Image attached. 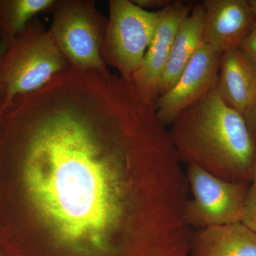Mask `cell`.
Listing matches in <instances>:
<instances>
[{
    "label": "cell",
    "mask_w": 256,
    "mask_h": 256,
    "mask_svg": "<svg viewBox=\"0 0 256 256\" xmlns=\"http://www.w3.org/2000/svg\"><path fill=\"white\" fill-rule=\"evenodd\" d=\"M194 4L193 2L172 1L159 11L152 41L131 78L139 95L152 106H154L158 100V86L175 37Z\"/></svg>",
    "instance_id": "ba28073f"
},
{
    "label": "cell",
    "mask_w": 256,
    "mask_h": 256,
    "mask_svg": "<svg viewBox=\"0 0 256 256\" xmlns=\"http://www.w3.org/2000/svg\"><path fill=\"white\" fill-rule=\"evenodd\" d=\"M182 164L131 80L70 67L0 112V254L190 256Z\"/></svg>",
    "instance_id": "6da1fadb"
},
{
    "label": "cell",
    "mask_w": 256,
    "mask_h": 256,
    "mask_svg": "<svg viewBox=\"0 0 256 256\" xmlns=\"http://www.w3.org/2000/svg\"><path fill=\"white\" fill-rule=\"evenodd\" d=\"M6 48H8V45L4 42H0V64L6 53ZM6 99H8V95H6V89L0 79V112L3 110L6 105Z\"/></svg>",
    "instance_id": "e0dca14e"
},
{
    "label": "cell",
    "mask_w": 256,
    "mask_h": 256,
    "mask_svg": "<svg viewBox=\"0 0 256 256\" xmlns=\"http://www.w3.org/2000/svg\"><path fill=\"white\" fill-rule=\"evenodd\" d=\"M134 4H137L140 8L148 10L150 9L162 10L165 6L172 3V0H132Z\"/></svg>",
    "instance_id": "2e32d148"
},
{
    "label": "cell",
    "mask_w": 256,
    "mask_h": 256,
    "mask_svg": "<svg viewBox=\"0 0 256 256\" xmlns=\"http://www.w3.org/2000/svg\"><path fill=\"white\" fill-rule=\"evenodd\" d=\"M190 256H256V234L242 222L194 233Z\"/></svg>",
    "instance_id": "8fae6325"
},
{
    "label": "cell",
    "mask_w": 256,
    "mask_h": 256,
    "mask_svg": "<svg viewBox=\"0 0 256 256\" xmlns=\"http://www.w3.org/2000/svg\"><path fill=\"white\" fill-rule=\"evenodd\" d=\"M203 42L223 54L237 48L256 22L249 0H205Z\"/></svg>",
    "instance_id": "9c48e42d"
},
{
    "label": "cell",
    "mask_w": 256,
    "mask_h": 256,
    "mask_svg": "<svg viewBox=\"0 0 256 256\" xmlns=\"http://www.w3.org/2000/svg\"><path fill=\"white\" fill-rule=\"evenodd\" d=\"M69 68L48 30L35 18L8 45L0 64V79L8 95L6 105L15 96L40 90Z\"/></svg>",
    "instance_id": "3957f363"
},
{
    "label": "cell",
    "mask_w": 256,
    "mask_h": 256,
    "mask_svg": "<svg viewBox=\"0 0 256 256\" xmlns=\"http://www.w3.org/2000/svg\"><path fill=\"white\" fill-rule=\"evenodd\" d=\"M185 174L191 194L185 217L192 229L242 222L252 183L222 180L194 164L186 165Z\"/></svg>",
    "instance_id": "8992f818"
},
{
    "label": "cell",
    "mask_w": 256,
    "mask_h": 256,
    "mask_svg": "<svg viewBox=\"0 0 256 256\" xmlns=\"http://www.w3.org/2000/svg\"><path fill=\"white\" fill-rule=\"evenodd\" d=\"M249 3H250V6L254 10L256 18V0H249Z\"/></svg>",
    "instance_id": "ffe728a7"
},
{
    "label": "cell",
    "mask_w": 256,
    "mask_h": 256,
    "mask_svg": "<svg viewBox=\"0 0 256 256\" xmlns=\"http://www.w3.org/2000/svg\"><path fill=\"white\" fill-rule=\"evenodd\" d=\"M222 54L202 42L174 87L158 98L154 107L160 124L171 126L178 114L216 88Z\"/></svg>",
    "instance_id": "52a82bcc"
},
{
    "label": "cell",
    "mask_w": 256,
    "mask_h": 256,
    "mask_svg": "<svg viewBox=\"0 0 256 256\" xmlns=\"http://www.w3.org/2000/svg\"><path fill=\"white\" fill-rule=\"evenodd\" d=\"M169 136L182 163L222 180L252 183L256 146L245 118L216 88L178 114Z\"/></svg>",
    "instance_id": "7a4b0ae2"
},
{
    "label": "cell",
    "mask_w": 256,
    "mask_h": 256,
    "mask_svg": "<svg viewBox=\"0 0 256 256\" xmlns=\"http://www.w3.org/2000/svg\"><path fill=\"white\" fill-rule=\"evenodd\" d=\"M238 48L256 68V22L239 44Z\"/></svg>",
    "instance_id": "9a60e30c"
},
{
    "label": "cell",
    "mask_w": 256,
    "mask_h": 256,
    "mask_svg": "<svg viewBox=\"0 0 256 256\" xmlns=\"http://www.w3.org/2000/svg\"><path fill=\"white\" fill-rule=\"evenodd\" d=\"M50 36L70 67L110 73L102 56L108 20L94 0H57Z\"/></svg>",
    "instance_id": "277c9868"
},
{
    "label": "cell",
    "mask_w": 256,
    "mask_h": 256,
    "mask_svg": "<svg viewBox=\"0 0 256 256\" xmlns=\"http://www.w3.org/2000/svg\"><path fill=\"white\" fill-rule=\"evenodd\" d=\"M204 16V9L202 3L194 4L191 13L182 24L160 78L158 98L174 87L201 46L203 42Z\"/></svg>",
    "instance_id": "7c38bea8"
},
{
    "label": "cell",
    "mask_w": 256,
    "mask_h": 256,
    "mask_svg": "<svg viewBox=\"0 0 256 256\" xmlns=\"http://www.w3.org/2000/svg\"><path fill=\"white\" fill-rule=\"evenodd\" d=\"M216 90L222 100L246 118L256 106V68L238 47L220 56Z\"/></svg>",
    "instance_id": "30bf717a"
},
{
    "label": "cell",
    "mask_w": 256,
    "mask_h": 256,
    "mask_svg": "<svg viewBox=\"0 0 256 256\" xmlns=\"http://www.w3.org/2000/svg\"><path fill=\"white\" fill-rule=\"evenodd\" d=\"M248 124L249 128L252 131V136H255L256 134V106L254 110L249 114L246 118Z\"/></svg>",
    "instance_id": "ac0fdd59"
},
{
    "label": "cell",
    "mask_w": 256,
    "mask_h": 256,
    "mask_svg": "<svg viewBox=\"0 0 256 256\" xmlns=\"http://www.w3.org/2000/svg\"><path fill=\"white\" fill-rule=\"evenodd\" d=\"M0 256H2L1 254H0Z\"/></svg>",
    "instance_id": "44dd1931"
},
{
    "label": "cell",
    "mask_w": 256,
    "mask_h": 256,
    "mask_svg": "<svg viewBox=\"0 0 256 256\" xmlns=\"http://www.w3.org/2000/svg\"><path fill=\"white\" fill-rule=\"evenodd\" d=\"M254 138H255L256 146V134H255V136H254ZM252 184H256V151L255 162H254V172H252Z\"/></svg>",
    "instance_id": "d6986e66"
},
{
    "label": "cell",
    "mask_w": 256,
    "mask_h": 256,
    "mask_svg": "<svg viewBox=\"0 0 256 256\" xmlns=\"http://www.w3.org/2000/svg\"><path fill=\"white\" fill-rule=\"evenodd\" d=\"M242 222L256 234V184H254L252 183L248 192Z\"/></svg>",
    "instance_id": "5bb4252c"
},
{
    "label": "cell",
    "mask_w": 256,
    "mask_h": 256,
    "mask_svg": "<svg viewBox=\"0 0 256 256\" xmlns=\"http://www.w3.org/2000/svg\"><path fill=\"white\" fill-rule=\"evenodd\" d=\"M109 9L102 58L122 78L131 80L152 41L159 12L148 11L130 0H110Z\"/></svg>",
    "instance_id": "5b68a950"
},
{
    "label": "cell",
    "mask_w": 256,
    "mask_h": 256,
    "mask_svg": "<svg viewBox=\"0 0 256 256\" xmlns=\"http://www.w3.org/2000/svg\"><path fill=\"white\" fill-rule=\"evenodd\" d=\"M57 0H0V42L9 45L40 13H52Z\"/></svg>",
    "instance_id": "4fadbf2b"
}]
</instances>
